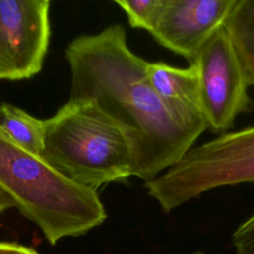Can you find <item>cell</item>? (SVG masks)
I'll return each mask as SVG.
<instances>
[{
  "label": "cell",
  "mask_w": 254,
  "mask_h": 254,
  "mask_svg": "<svg viewBox=\"0 0 254 254\" xmlns=\"http://www.w3.org/2000/svg\"><path fill=\"white\" fill-rule=\"evenodd\" d=\"M70 98H88L124 132L133 176L150 181L178 164L207 130L205 121L175 115L150 84L148 62L131 51L122 25L80 35L65 49Z\"/></svg>",
  "instance_id": "obj_1"
},
{
  "label": "cell",
  "mask_w": 254,
  "mask_h": 254,
  "mask_svg": "<svg viewBox=\"0 0 254 254\" xmlns=\"http://www.w3.org/2000/svg\"><path fill=\"white\" fill-rule=\"evenodd\" d=\"M0 186L52 245L85 234L107 217L97 190L69 180L42 157L24 150L1 127Z\"/></svg>",
  "instance_id": "obj_2"
},
{
  "label": "cell",
  "mask_w": 254,
  "mask_h": 254,
  "mask_svg": "<svg viewBox=\"0 0 254 254\" xmlns=\"http://www.w3.org/2000/svg\"><path fill=\"white\" fill-rule=\"evenodd\" d=\"M41 157L64 177L95 190L133 176L124 132L88 98H69L45 119Z\"/></svg>",
  "instance_id": "obj_3"
},
{
  "label": "cell",
  "mask_w": 254,
  "mask_h": 254,
  "mask_svg": "<svg viewBox=\"0 0 254 254\" xmlns=\"http://www.w3.org/2000/svg\"><path fill=\"white\" fill-rule=\"evenodd\" d=\"M254 183V125L194 146L178 164L144 183L170 213L212 190Z\"/></svg>",
  "instance_id": "obj_4"
},
{
  "label": "cell",
  "mask_w": 254,
  "mask_h": 254,
  "mask_svg": "<svg viewBox=\"0 0 254 254\" xmlns=\"http://www.w3.org/2000/svg\"><path fill=\"white\" fill-rule=\"evenodd\" d=\"M201 110L207 130L223 134L240 114L250 112L254 100L231 38L223 26L199 51L195 61Z\"/></svg>",
  "instance_id": "obj_5"
},
{
  "label": "cell",
  "mask_w": 254,
  "mask_h": 254,
  "mask_svg": "<svg viewBox=\"0 0 254 254\" xmlns=\"http://www.w3.org/2000/svg\"><path fill=\"white\" fill-rule=\"evenodd\" d=\"M50 6L49 0H0V80L41 71L51 39Z\"/></svg>",
  "instance_id": "obj_6"
},
{
  "label": "cell",
  "mask_w": 254,
  "mask_h": 254,
  "mask_svg": "<svg viewBox=\"0 0 254 254\" xmlns=\"http://www.w3.org/2000/svg\"><path fill=\"white\" fill-rule=\"evenodd\" d=\"M237 0H164L150 33L162 47L192 64L201 48L222 28Z\"/></svg>",
  "instance_id": "obj_7"
},
{
  "label": "cell",
  "mask_w": 254,
  "mask_h": 254,
  "mask_svg": "<svg viewBox=\"0 0 254 254\" xmlns=\"http://www.w3.org/2000/svg\"><path fill=\"white\" fill-rule=\"evenodd\" d=\"M146 73L153 89L175 115L189 121H205L194 64L177 67L163 62H148Z\"/></svg>",
  "instance_id": "obj_8"
},
{
  "label": "cell",
  "mask_w": 254,
  "mask_h": 254,
  "mask_svg": "<svg viewBox=\"0 0 254 254\" xmlns=\"http://www.w3.org/2000/svg\"><path fill=\"white\" fill-rule=\"evenodd\" d=\"M0 127L24 150L42 156L45 138V119L37 118L22 108L3 102L0 104Z\"/></svg>",
  "instance_id": "obj_9"
},
{
  "label": "cell",
  "mask_w": 254,
  "mask_h": 254,
  "mask_svg": "<svg viewBox=\"0 0 254 254\" xmlns=\"http://www.w3.org/2000/svg\"><path fill=\"white\" fill-rule=\"evenodd\" d=\"M225 28L249 85H254V0H237Z\"/></svg>",
  "instance_id": "obj_10"
},
{
  "label": "cell",
  "mask_w": 254,
  "mask_h": 254,
  "mask_svg": "<svg viewBox=\"0 0 254 254\" xmlns=\"http://www.w3.org/2000/svg\"><path fill=\"white\" fill-rule=\"evenodd\" d=\"M114 3L125 12L131 27L151 33L160 17L164 0H115Z\"/></svg>",
  "instance_id": "obj_11"
},
{
  "label": "cell",
  "mask_w": 254,
  "mask_h": 254,
  "mask_svg": "<svg viewBox=\"0 0 254 254\" xmlns=\"http://www.w3.org/2000/svg\"><path fill=\"white\" fill-rule=\"evenodd\" d=\"M231 241L235 254H254V212L235 229Z\"/></svg>",
  "instance_id": "obj_12"
},
{
  "label": "cell",
  "mask_w": 254,
  "mask_h": 254,
  "mask_svg": "<svg viewBox=\"0 0 254 254\" xmlns=\"http://www.w3.org/2000/svg\"><path fill=\"white\" fill-rule=\"evenodd\" d=\"M0 254H39L35 249L12 242L0 241Z\"/></svg>",
  "instance_id": "obj_13"
},
{
  "label": "cell",
  "mask_w": 254,
  "mask_h": 254,
  "mask_svg": "<svg viewBox=\"0 0 254 254\" xmlns=\"http://www.w3.org/2000/svg\"><path fill=\"white\" fill-rule=\"evenodd\" d=\"M11 207H16V204L12 197L0 186V212Z\"/></svg>",
  "instance_id": "obj_14"
},
{
  "label": "cell",
  "mask_w": 254,
  "mask_h": 254,
  "mask_svg": "<svg viewBox=\"0 0 254 254\" xmlns=\"http://www.w3.org/2000/svg\"><path fill=\"white\" fill-rule=\"evenodd\" d=\"M192 254H203L202 252H195V253H192Z\"/></svg>",
  "instance_id": "obj_15"
}]
</instances>
